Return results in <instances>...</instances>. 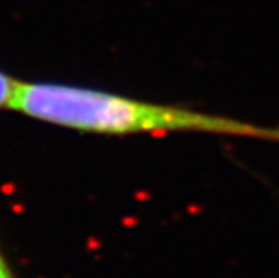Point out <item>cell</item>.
I'll list each match as a JSON object with an SVG mask.
<instances>
[{
    "label": "cell",
    "instance_id": "cell-3",
    "mask_svg": "<svg viewBox=\"0 0 279 278\" xmlns=\"http://www.w3.org/2000/svg\"><path fill=\"white\" fill-rule=\"evenodd\" d=\"M0 278H15L14 272L10 270L9 263H7V260L2 255V252H0Z\"/></svg>",
    "mask_w": 279,
    "mask_h": 278
},
{
    "label": "cell",
    "instance_id": "cell-2",
    "mask_svg": "<svg viewBox=\"0 0 279 278\" xmlns=\"http://www.w3.org/2000/svg\"><path fill=\"white\" fill-rule=\"evenodd\" d=\"M15 86H17V81L0 70V109L2 107H10L12 97H14L15 93Z\"/></svg>",
    "mask_w": 279,
    "mask_h": 278
},
{
    "label": "cell",
    "instance_id": "cell-1",
    "mask_svg": "<svg viewBox=\"0 0 279 278\" xmlns=\"http://www.w3.org/2000/svg\"><path fill=\"white\" fill-rule=\"evenodd\" d=\"M9 109L69 129L99 134L206 133L279 142V128H266L179 106L146 102L95 89L17 81Z\"/></svg>",
    "mask_w": 279,
    "mask_h": 278
}]
</instances>
